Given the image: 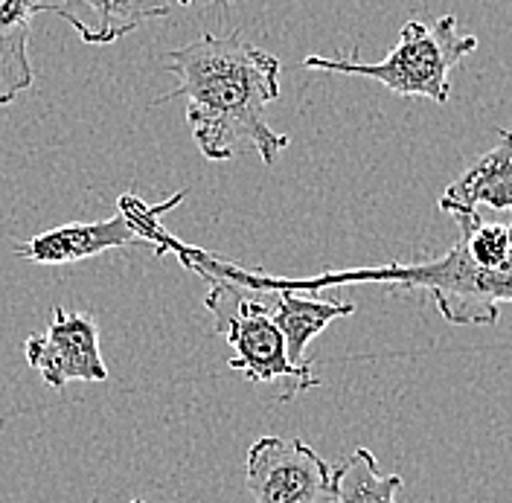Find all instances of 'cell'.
I'll return each mask as SVG.
<instances>
[{
	"label": "cell",
	"mask_w": 512,
	"mask_h": 503,
	"mask_svg": "<svg viewBox=\"0 0 512 503\" xmlns=\"http://www.w3.org/2000/svg\"><path fill=\"white\" fill-rule=\"evenodd\" d=\"M163 70L178 76V88L155 99H187V126L207 160H230L256 152L274 166L288 149L286 134L265 120L280 99V59L245 41L239 32H204L187 47L163 56Z\"/></svg>",
	"instance_id": "cell-1"
},
{
	"label": "cell",
	"mask_w": 512,
	"mask_h": 503,
	"mask_svg": "<svg viewBox=\"0 0 512 503\" xmlns=\"http://www.w3.org/2000/svg\"><path fill=\"white\" fill-rule=\"evenodd\" d=\"M262 280L297 294L358 283L387 285L399 294L422 291L448 323L492 326L498 323L501 306L512 303V224L480 219L460 224V239L451 251L414 265L390 262L379 268L326 271L315 280Z\"/></svg>",
	"instance_id": "cell-2"
},
{
	"label": "cell",
	"mask_w": 512,
	"mask_h": 503,
	"mask_svg": "<svg viewBox=\"0 0 512 503\" xmlns=\"http://www.w3.org/2000/svg\"><path fill=\"white\" fill-rule=\"evenodd\" d=\"M478 50L475 35H457V18L443 15L434 24L408 21L399 30V44L382 62H361L352 56H306L309 70L367 76L399 96H422L437 105H446L451 96V70L469 53Z\"/></svg>",
	"instance_id": "cell-3"
},
{
	"label": "cell",
	"mask_w": 512,
	"mask_h": 503,
	"mask_svg": "<svg viewBox=\"0 0 512 503\" xmlns=\"http://www.w3.org/2000/svg\"><path fill=\"white\" fill-rule=\"evenodd\" d=\"M184 201V192L172 195L158 207H149L146 201L123 195L117 216L105 221H76L62 224L53 230H44L32 236L30 242L18 245V256L35 265H70L85 262L91 256L105 251H120L134 245H158L160 216Z\"/></svg>",
	"instance_id": "cell-4"
},
{
	"label": "cell",
	"mask_w": 512,
	"mask_h": 503,
	"mask_svg": "<svg viewBox=\"0 0 512 503\" xmlns=\"http://www.w3.org/2000/svg\"><path fill=\"white\" fill-rule=\"evenodd\" d=\"M245 483L254 503H335V469L300 437H259L248 448Z\"/></svg>",
	"instance_id": "cell-5"
},
{
	"label": "cell",
	"mask_w": 512,
	"mask_h": 503,
	"mask_svg": "<svg viewBox=\"0 0 512 503\" xmlns=\"http://www.w3.org/2000/svg\"><path fill=\"white\" fill-rule=\"evenodd\" d=\"M24 358L53 390H64L70 381H108L96 320L82 312H64L56 306L47 329L24 341Z\"/></svg>",
	"instance_id": "cell-6"
},
{
	"label": "cell",
	"mask_w": 512,
	"mask_h": 503,
	"mask_svg": "<svg viewBox=\"0 0 512 503\" xmlns=\"http://www.w3.org/2000/svg\"><path fill=\"white\" fill-rule=\"evenodd\" d=\"M512 213V128L501 131V143L451 181L437 207L457 224L478 221L480 207Z\"/></svg>",
	"instance_id": "cell-7"
},
{
	"label": "cell",
	"mask_w": 512,
	"mask_h": 503,
	"mask_svg": "<svg viewBox=\"0 0 512 503\" xmlns=\"http://www.w3.org/2000/svg\"><path fill=\"white\" fill-rule=\"evenodd\" d=\"M41 12L67 21L85 44H114L149 21L169 18L172 0H44Z\"/></svg>",
	"instance_id": "cell-8"
},
{
	"label": "cell",
	"mask_w": 512,
	"mask_h": 503,
	"mask_svg": "<svg viewBox=\"0 0 512 503\" xmlns=\"http://www.w3.org/2000/svg\"><path fill=\"white\" fill-rule=\"evenodd\" d=\"M233 274L251 288H259L268 309H271V317L277 323V329L283 332L286 338V352L291 364H312L306 361V346L312 344L318 338L320 332L338 320V317H350L355 312L352 303H335V300H318V297H300L297 291H286V288H274L268 285L259 274H251V271H242L233 265Z\"/></svg>",
	"instance_id": "cell-9"
},
{
	"label": "cell",
	"mask_w": 512,
	"mask_h": 503,
	"mask_svg": "<svg viewBox=\"0 0 512 503\" xmlns=\"http://www.w3.org/2000/svg\"><path fill=\"white\" fill-rule=\"evenodd\" d=\"M41 3L44 0H0V108H9L35 82L27 47Z\"/></svg>",
	"instance_id": "cell-10"
},
{
	"label": "cell",
	"mask_w": 512,
	"mask_h": 503,
	"mask_svg": "<svg viewBox=\"0 0 512 503\" xmlns=\"http://www.w3.org/2000/svg\"><path fill=\"white\" fill-rule=\"evenodd\" d=\"M335 480H338L335 503H399L396 492L402 489V477L382 474L370 448H355L335 469Z\"/></svg>",
	"instance_id": "cell-11"
},
{
	"label": "cell",
	"mask_w": 512,
	"mask_h": 503,
	"mask_svg": "<svg viewBox=\"0 0 512 503\" xmlns=\"http://www.w3.org/2000/svg\"><path fill=\"white\" fill-rule=\"evenodd\" d=\"M181 6H190V3H195V0H178ZM216 3H227V0H216Z\"/></svg>",
	"instance_id": "cell-12"
},
{
	"label": "cell",
	"mask_w": 512,
	"mask_h": 503,
	"mask_svg": "<svg viewBox=\"0 0 512 503\" xmlns=\"http://www.w3.org/2000/svg\"><path fill=\"white\" fill-rule=\"evenodd\" d=\"M128 503H149V501H128Z\"/></svg>",
	"instance_id": "cell-13"
}]
</instances>
